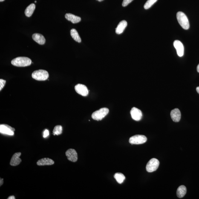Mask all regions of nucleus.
<instances>
[{
    "mask_svg": "<svg viewBox=\"0 0 199 199\" xmlns=\"http://www.w3.org/2000/svg\"><path fill=\"white\" fill-rule=\"evenodd\" d=\"M170 116L171 119L173 121L178 122L180 121L181 114L180 111L178 108H175L171 111Z\"/></svg>",
    "mask_w": 199,
    "mask_h": 199,
    "instance_id": "13",
    "label": "nucleus"
},
{
    "mask_svg": "<svg viewBox=\"0 0 199 199\" xmlns=\"http://www.w3.org/2000/svg\"><path fill=\"white\" fill-rule=\"evenodd\" d=\"M8 199H15V197L13 195H12V196H10L9 197H8V198H7Z\"/></svg>",
    "mask_w": 199,
    "mask_h": 199,
    "instance_id": "28",
    "label": "nucleus"
},
{
    "mask_svg": "<svg viewBox=\"0 0 199 199\" xmlns=\"http://www.w3.org/2000/svg\"><path fill=\"white\" fill-rule=\"evenodd\" d=\"M32 38L35 41L40 45H44L45 43V39L44 36L40 34L35 33L32 35Z\"/></svg>",
    "mask_w": 199,
    "mask_h": 199,
    "instance_id": "14",
    "label": "nucleus"
},
{
    "mask_svg": "<svg viewBox=\"0 0 199 199\" xmlns=\"http://www.w3.org/2000/svg\"><path fill=\"white\" fill-rule=\"evenodd\" d=\"M65 18L68 20L71 21L73 24L78 23L81 20L80 17L71 13H67L65 15Z\"/></svg>",
    "mask_w": 199,
    "mask_h": 199,
    "instance_id": "15",
    "label": "nucleus"
},
{
    "mask_svg": "<svg viewBox=\"0 0 199 199\" xmlns=\"http://www.w3.org/2000/svg\"><path fill=\"white\" fill-rule=\"evenodd\" d=\"M147 140V138L145 136L137 135L132 136L130 138L129 142L131 144H142L145 143Z\"/></svg>",
    "mask_w": 199,
    "mask_h": 199,
    "instance_id": "5",
    "label": "nucleus"
},
{
    "mask_svg": "<svg viewBox=\"0 0 199 199\" xmlns=\"http://www.w3.org/2000/svg\"><path fill=\"white\" fill-rule=\"evenodd\" d=\"M14 128L5 124H3L0 125V132L1 134L12 136L14 135L15 131Z\"/></svg>",
    "mask_w": 199,
    "mask_h": 199,
    "instance_id": "7",
    "label": "nucleus"
},
{
    "mask_svg": "<svg viewBox=\"0 0 199 199\" xmlns=\"http://www.w3.org/2000/svg\"><path fill=\"white\" fill-rule=\"evenodd\" d=\"M173 45L176 50L178 56L180 57L183 56L184 53V48L182 43L180 41L176 40L174 42Z\"/></svg>",
    "mask_w": 199,
    "mask_h": 199,
    "instance_id": "11",
    "label": "nucleus"
},
{
    "mask_svg": "<svg viewBox=\"0 0 199 199\" xmlns=\"http://www.w3.org/2000/svg\"><path fill=\"white\" fill-rule=\"evenodd\" d=\"M196 90L197 92H198L199 94V87H197L196 89Z\"/></svg>",
    "mask_w": 199,
    "mask_h": 199,
    "instance_id": "30",
    "label": "nucleus"
},
{
    "mask_svg": "<svg viewBox=\"0 0 199 199\" xmlns=\"http://www.w3.org/2000/svg\"><path fill=\"white\" fill-rule=\"evenodd\" d=\"M0 186H1L4 183V179H1V180H0Z\"/></svg>",
    "mask_w": 199,
    "mask_h": 199,
    "instance_id": "27",
    "label": "nucleus"
},
{
    "mask_svg": "<svg viewBox=\"0 0 199 199\" xmlns=\"http://www.w3.org/2000/svg\"><path fill=\"white\" fill-rule=\"evenodd\" d=\"M109 111V109L108 108H101L93 113L91 115L92 118L95 120H101L108 115Z\"/></svg>",
    "mask_w": 199,
    "mask_h": 199,
    "instance_id": "4",
    "label": "nucleus"
},
{
    "mask_svg": "<svg viewBox=\"0 0 199 199\" xmlns=\"http://www.w3.org/2000/svg\"><path fill=\"white\" fill-rule=\"evenodd\" d=\"M62 127L61 125H56L53 131V135H59L62 134Z\"/></svg>",
    "mask_w": 199,
    "mask_h": 199,
    "instance_id": "22",
    "label": "nucleus"
},
{
    "mask_svg": "<svg viewBox=\"0 0 199 199\" xmlns=\"http://www.w3.org/2000/svg\"><path fill=\"white\" fill-rule=\"evenodd\" d=\"M35 3H36V1H35Z\"/></svg>",
    "mask_w": 199,
    "mask_h": 199,
    "instance_id": "33",
    "label": "nucleus"
},
{
    "mask_svg": "<svg viewBox=\"0 0 199 199\" xmlns=\"http://www.w3.org/2000/svg\"><path fill=\"white\" fill-rule=\"evenodd\" d=\"M75 89L76 92L81 95L83 96L88 95L89 93L88 89L85 85L81 84H77L75 86Z\"/></svg>",
    "mask_w": 199,
    "mask_h": 199,
    "instance_id": "8",
    "label": "nucleus"
},
{
    "mask_svg": "<svg viewBox=\"0 0 199 199\" xmlns=\"http://www.w3.org/2000/svg\"><path fill=\"white\" fill-rule=\"evenodd\" d=\"M70 33L72 38L75 41L79 43L81 42L80 37L79 36L78 33L76 29H72L70 30Z\"/></svg>",
    "mask_w": 199,
    "mask_h": 199,
    "instance_id": "20",
    "label": "nucleus"
},
{
    "mask_svg": "<svg viewBox=\"0 0 199 199\" xmlns=\"http://www.w3.org/2000/svg\"><path fill=\"white\" fill-rule=\"evenodd\" d=\"M49 135V132L48 130L45 129L44 132L43 137L45 138L48 137Z\"/></svg>",
    "mask_w": 199,
    "mask_h": 199,
    "instance_id": "26",
    "label": "nucleus"
},
{
    "mask_svg": "<svg viewBox=\"0 0 199 199\" xmlns=\"http://www.w3.org/2000/svg\"><path fill=\"white\" fill-rule=\"evenodd\" d=\"M6 81L3 79H0V90L2 89L5 86Z\"/></svg>",
    "mask_w": 199,
    "mask_h": 199,
    "instance_id": "24",
    "label": "nucleus"
},
{
    "mask_svg": "<svg viewBox=\"0 0 199 199\" xmlns=\"http://www.w3.org/2000/svg\"><path fill=\"white\" fill-rule=\"evenodd\" d=\"M157 0H148L145 3L144 7L145 10H148L151 7Z\"/></svg>",
    "mask_w": 199,
    "mask_h": 199,
    "instance_id": "23",
    "label": "nucleus"
},
{
    "mask_svg": "<svg viewBox=\"0 0 199 199\" xmlns=\"http://www.w3.org/2000/svg\"><path fill=\"white\" fill-rule=\"evenodd\" d=\"M132 118L134 120L140 121L142 119V111L138 108H133L130 112Z\"/></svg>",
    "mask_w": 199,
    "mask_h": 199,
    "instance_id": "10",
    "label": "nucleus"
},
{
    "mask_svg": "<svg viewBox=\"0 0 199 199\" xmlns=\"http://www.w3.org/2000/svg\"><path fill=\"white\" fill-rule=\"evenodd\" d=\"M187 192L186 187L184 186L179 187L177 191V195L179 198H183L186 195Z\"/></svg>",
    "mask_w": 199,
    "mask_h": 199,
    "instance_id": "18",
    "label": "nucleus"
},
{
    "mask_svg": "<svg viewBox=\"0 0 199 199\" xmlns=\"http://www.w3.org/2000/svg\"><path fill=\"white\" fill-rule=\"evenodd\" d=\"M54 162L52 159L48 158H44L38 160L37 164L39 166L51 165L54 164Z\"/></svg>",
    "mask_w": 199,
    "mask_h": 199,
    "instance_id": "16",
    "label": "nucleus"
},
{
    "mask_svg": "<svg viewBox=\"0 0 199 199\" xmlns=\"http://www.w3.org/2000/svg\"><path fill=\"white\" fill-rule=\"evenodd\" d=\"M21 153H16L13 154L11 159L10 164L12 166H16L20 164L21 162V159L20 158Z\"/></svg>",
    "mask_w": 199,
    "mask_h": 199,
    "instance_id": "12",
    "label": "nucleus"
},
{
    "mask_svg": "<svg viewBox=\"0 0 199 199\" xmlns=\"http://www.w3.org/2000/svg\"><path fill=\"white\" fill-rule=\"evenodd\" d=\"M31 60L28 57H18L11 61L12 65L17 67H25L31 65Z\"/></svg>",
    "mask_w": 199,
    "mask_h": 199,
    "instance_id": "1",
    "label": "nucleus"
},
{
    "mask_svg": "<svg viewBox=\"0 0 199 199\" xmlns=\"http://www.w3.org/2000/svg\"><path fill=\"white\" fill-rule=\"evenodd\" d=\"M49 73L46 70H35L32 74L33 78L39 81L46 80L49 78Z\"/></svg>",
    "mask_w": 199,
    "mask_h": 199,
    "instance_id": "3",
    "label": "nucleus"
},
{
    "mask_svg": "<svg viewBox=\"0 0 199 199\" xmlns=\"http://www.w3.org/2000/svg\"><path fill=\"white\" fill-rule=\"evenodd\" d=\"M177 18L179 24L185 30L189 29V24L187 16L183 12H179L177 13Z\"/></svg>",
    "mask_w": 199,
    "mask_h": 199,
    "instance_id": "2",
    "label": "nucleus"
},
{
    "mask_svg": "<svg viewBox=\"0 0 199 199\" xmlns=\"http://www.w3.org/2000/svg\"><path fill=\"white\" fill-rule=\"evenodd\" d=\"M197 71L198 72V73H199V64H198V65L197 66Z\"/></svg>",
    "mask_w": 199,
    "mask_h": 199,
    "instance_id": "29",
    "label": "nucleus"
},
{
    "mask_svg": "<svg viewBox=\"0 0 199 199\" xmlns=\"http://www.w3.org/2000/svg\"><path fill=\"white\" fill-rule=\"evenodd\" d=\"M133 0H124L122 3V7H125L127 6L128 4L131 3Z\"/></svg>",
    "mask_w": 199,
    "mask_h": 199,
    "instance_id": "25",
    "label": "nucleus"
},
{
    "mask_svg": "<svg viewBox=\"0 0 199 199\" xmlns=\"http://www.w3.org/2000/svg\"><path fill=\"white\" fill-rule=\"evenodd\" d=\"M4 1V0H0V1H1H1Z\"/></svg>",
    "mask_w": 199,
    "mask_h": 199,
    "instance_id": "32",
    "label": "nucleus"
},
{
    "mask_svg": "<svg viewBox=\"0 0 199 199\" xmlns=\"http://www.w3.org/2000/svg\"><path fill=\"white\" fill-rule=\"evenodd\" d=\"M159 165V161L155 158L151 159L148 162L146 166V171L148 172H152L157 170Z\"/></svg>",
    "mask_w": 199,
    "mask_h": 199,
    "instance_id": "6",
    "label": "nucleus"
},
{
    "mask_svg": "<svg viewBox=\"0 0 199 199\" xmlns=\"http://www.w3.org/2000/svg\"><path fill=\"white\" fill-rule=\"evenodd\" d=\"M97 1H104V0H97Z\"/></svg>",
    "mask_w": 199,
    "mask_h": 199,
    "instance_id": "31",
    "label": "nucleus"
},
{
    "mask_svg": "<svg viewBox=\"0 0 199 199\" xmlns=\"http://www.w3.org/2000/svg\"><path fill=\"white\" fill-rule=\"evenodd\" d=\"M127 25V23L125 20H122L119 22L117 28H116V32L118 34H120L123 33Z\"/></svg>",
    "mask_w": 199,
    "mask_h": 199,
    "instance_id": "17",
    "label": "nucleus"
},
{
    "mask_svg": "<svg viewBox=\"0 0 199 199\" xmlns=\"http://www.w3.org/2000/svg\"><path fill=\"white\" fill-rule=\"evenodd\" d=\"M114 178L119 184H121L125 180V177L123 174L121 173H116L114 176Z\"/></svg>",
    "mask_w": 199,
    "mask_h": 199,
    "instance_id": "21",
    "label": "nucleus"
},
{
    "mask_svg": "<svg viewBox=\"0 0 199 199\" xmlns=\"http://www.w3.org/2000/svg\"><path fill=\"white\" fill-rule=\"evenodd\" d=\"M65 154L69 160L73 162L77 161L78 159V154L75 149H70L67 150Z\"/></svg>",
    "mask_w": 199,
    "mask_h": 199,
    "instance_id": "9",
    "label": "nucleus"
},
{
    "mask_svg": "<svg viewBox=\"0 0 199 199\" xmlns=\"http://www.w3.org/2000/svg\"><path fill=\"white\" fill-rule=\"evenodd\" d=\"M36 8V5L34 4H30L26 9L25 10V14L26 16L30 17L33 15V12Z\"/></svg>",
    "mask_w": 199,
    "mask_h": 199,
    "instance_id": "19",
    "label": "nucleus"
}]
</instances>
